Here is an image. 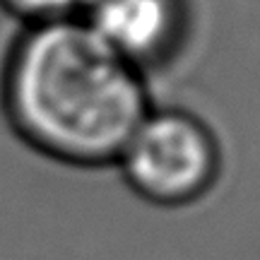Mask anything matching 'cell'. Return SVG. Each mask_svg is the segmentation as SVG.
Here are the masks:
<instances>
[{
    "label": "cell",
    "instance_id": "6da1fadb",
    "mask_svg": "<svg viewBox=\"0 0 260 260\" xmlns=\"http://www.w3.org/2000/svg\"><path fill=\"white\" fill-rule=\"evenodd\" d=\"M0 104L27 147L80 169L116 167L154 106L147 77L84 19L22 27L3 63Z\"/></svg>",
    "mask_w": 260,
    "mask_h": 260
},
{
    "label": "cell",
    "instance_id": "3957f363",
    "mask_svg": "<svg viewBox=\"0 0 260 260\" xmlns=\"http://www.w3.org/2000/svg\"><path fill=\"white\" fill-rule=\"evenodd\" d=\"M82 19L147 80L176 63L193 34L188 0H94Z\"/></svg>",
    "mask_w": 260,
    "mask_h": 260
},
{
    "label": "cell",
    "instance_id": "7a4b0ae2",
    "mask_svg": "<svg viewBox=\"0 0 260 260\" xmlns=\"http://www.w3.org/2000/svg\"><path fill=\"white\" fill-rule=\"evenodd\" d=\"M116 167L138 198L157 207H186L214 188L222 174V145L195 111L152 106Z\"/></svg>",
    "mask_w": 260,
    "mask_h": 260
},
{
    "label": "cell",
    "instance_id": "277c9868",
    "mask_svg": "<svg viewBox=\"0 0 260 260\" xmlns=\"http://www.w3.org/2000/svg\"><path fill=\"white\" fill-rule=\"evenodd\" d=\"M94 0H0V8L24 27L82 19Z\"/></svg>",
    "mask_w": 260,
    "mask_h": 260
}]
</instances>
